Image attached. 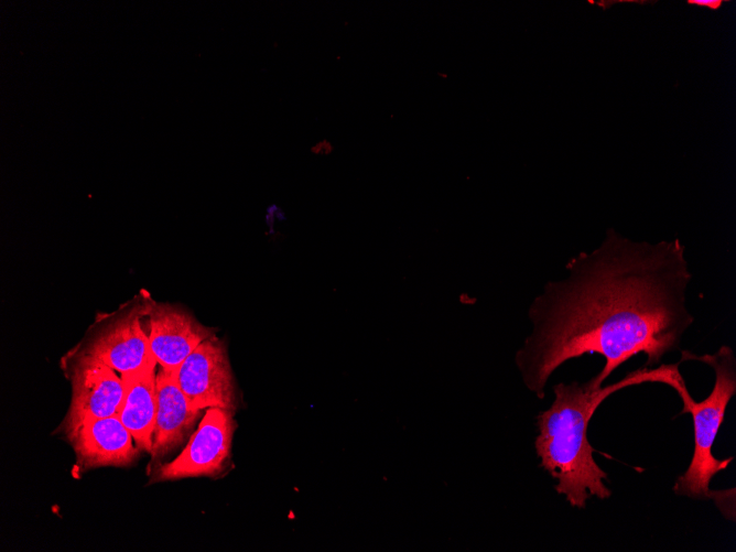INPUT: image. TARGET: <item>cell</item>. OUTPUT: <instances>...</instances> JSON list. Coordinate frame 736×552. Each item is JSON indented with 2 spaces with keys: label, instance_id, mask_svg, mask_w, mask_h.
Wrapping results in <instances>:
<instances>
[{
  "label": "cell",
  "instance_id": "9",
  "mask_svg": "<svg viewBox=\"0 0 736 552\" xmlns=\"http://www.w3.org/2000/svg\"><path fill=\"white\" fill-rule=\"evenodd\" d=\"M77 464L85 468L126 466L131 464L138 447L118 414L83 422L68 437Z\"/></svg>",
  "mask_w": 736,
  "mask_h": 552
},
{
  "label": "cell",
  "instance_id": "10",
  "mask_svg": "<svg viewBox=\"0 0 736 552\" xmlns=\"http://www.w3.org/2000/svg\"><path fill=\"white\" fill-rule=\"evenodd\" d=\"M203 410L191 408L176 376L156 369V413L151 456L156 462L177 448L190 435Z\"/></svg>",
  "mask_w": 736,
  "mask_h": 552
},
{
  "label": "cell",
  "instance_id": "11",
  "mask_svg": "<svg viewBox=\"0 0 736 552\" xmlns=\"http://www.w3.org/2000/svg\"><path fill=\"white\" fill-rule=\"evenodd\" d=\"M156 360L142 369L121 375L125 392L118 416L138 448L150 453L156 413Z\"/></svg>",
  "mask_w": 736,
  "mask_h": 552
},
{
  "label": "cell",
  "instance_id": "7",
  "mask_svg": "<svg viewBox=\"0 0 736 552\" xmlns=\"http://www.w3.org/2000/svg\"><path fill=\"white\" fill-rule=\"evenodd\" d=\"M175 376L191 408L236 411L237 392L227 349L215 335L186 357Z\"/></svg>",
  "mask_w": 736,
  "mask_h": 552
},
{
  "label": "cell",
  "instance_id": "12",
  "mask_svg": "<svg viewBox=\"0 0 736 552\" xmlns=\"http://www.w3.org/2000/svg\"><path fill=\"white\" fill-rule=\"evenodd\" d=\"M690 4L699 6V7H705L712 10H716L721 7L722 1L721 0H689L688 1Z\"/></svg>",
  "mask_w": 736,
  "mask_h": 552
},
{
  "label": "cell",
  "instance_id": "6",
  "mask_svg": "<svg viewBox=\"0 0 736 552\" xmlns=\"http://www.w3.org/2000/svg\"><path fill=\"white\" fill-rule=\"evenodd\" d=\"M236 427L232 411L221 408L207 409L181 454L172 462L161 465L153 479L167 481L218 476L229 463Z\"/></svg>",
  "mask_w": 736,
  "mask_h": 552
},
{
  "label": "cell",
  "instance_id": "8",
  "mask_svg": "<svg viewBox=\"0 0 736 552\" xmlns=\"http://www.w3.org/2000/svg\"><path fill=\"white\" fill-rule=\"evenodd\" d=\"M147 318L152 356L159 366L173 374L203 340L214 335L212 328L192 314L170 304L153 302Z\"/></svg>",
  "mask_w": 736,
  "mask_h": 552
},
{
  "label": "cell",
  "instance_id": "5",
  "mask_svg": "<svg viewBox=\"0 0 736 552\" xmlns=\"http://www.w3.org/2000/svg\"><path fill=\"white\" fill-rule=\"evenodd\" d=\"M68 374L72 401L62 424L66 437L87 420L118 414L125 392L121 375L80 349L72 355Z\"/></svg>",
  "mask_w": 736,
  "mask_h": 552
},
{
  "label": "cell",
  "instance_id": "1",
  "mask_svg": "<svg viewBox=\"0 0 736 552\" xmlns=\"http://www.w3.org/2000/svg\"><path fill=\"white\" fill-rule=\"evenodd\" d=\"M565 270L564 279L548 282L532 301V333L515 357L524 386L539 399L560 366L586 354L605 359L591 378L595 387L639 354L653 368L679 349L694 322L686 307L692 273L678 238L632 241L609 229Z\"/></svg>",
  "mask_w": 736,
  "mask_h": 552
},
{
  "label": "cell",
  "instance_id": "4",
  "mask_svg": "<svg viewBox=\"0 0 736 552\" xmlns=\"http://www.w3.org/2000/svg\"><path fill=\"white\" fill-rule=\"evenodd\" d=\"M152 304V301L139 300L97 320L80 350L97 357L120 375L142 369L154 360L148 332L142 326Z\"/></svg>",
  "mask_w": 736,
  "mask_h": 552
},
{
  "label": "cell",
  "instance_id": "3",
  "mask_svg": "<svg viewBox=\"0 0 736 552\" xmlns=\"http://www.w3.org/2000/svg\"><path fill=\"white\" fill-rule=\"evenodd\" d=\"M681 360H697L710 366L714 371L715 381L710 394L700 402L693 400L685 382L675 390L683 402L679 415L683 413L692 415L694 450L686 470L675 479L673 491L678 496L695 500L714 499L710 483L734 459L733 456L725 459L714 457L712 447L724 421L727 405L736 393V358L730 346L722 345L714 354L695 355L689 350H681Z\"/></svg>",
  "mask_w": 736,
  "mask_h": 552
},
{
  "label": "cell",
  "instance_id": "2",
  "mask_svg": "<svg viewBox=\"0 0 736 552\" xmlns=\"http://www.w3.org/2000/svg\"><path fill=\"white\" fill-rule=\"evenodd\" d=\"M677 364L640 368L607 386L585 382H560L553 387L552 404L538 414L539 434L534 448L540 466L558 480L555 490L574 508L584 509L592 497L608 499L611 490L605 484L608 475L593 457L587 429L597 408L613 393L645 382L674 388L682 377Z\"/></svg>",
  "mask_w": 736,
  "mask_h": 552
}]
</instances>
